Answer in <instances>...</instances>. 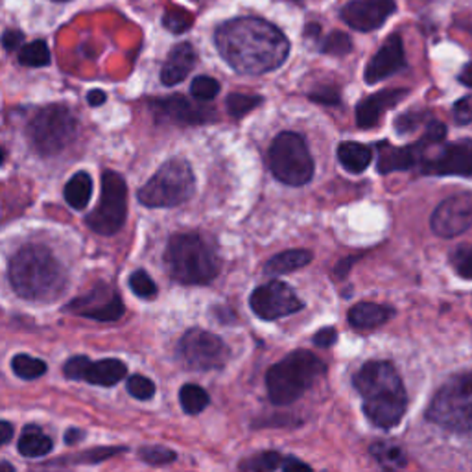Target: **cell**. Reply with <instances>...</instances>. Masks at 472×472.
Listing matches in <instances>:
<instances>
[{
    "label": "cell",
    "mask_w": 472,
    "mask_h": 472,
    "mask_svg": "<svg viewBox=\"0 0 472 472\" xmlns=\"http://www.w3.org/2000/svg\"><path fill=\"white\" fill-rule=\"evenodd\" d=\"M126 388H127V393L131 397L139 398V400H150L155 395V384L150 379L143 377V375H133L127 380Z\"/></svg>",
    "instance_id": "39"
},
{
    "label": "cell",
    "mask_w": 472,
    "mask_h": 472,
    "mask_svg": "<svg viewBox=\"0 0 472 472\" xmlns=\"http://www.w3.org/2000/svg\"><path fill=\"white\" fill-rule=\"evenodd\" d=\"M297 468H302V470H312V468H310V465H307V463L299 461L297 458H286L283 470H297Z\"/></svg>",
    "instance_id": "50"
},
{
    "label": "cell",
    "mask_w": 472,
    "mask_h": 472,
    "mask_svg": "<svg viewBox=\"0 0 472 472\" xmlns=\"http://www.w3.org/2000/svg\"><path fill=\"white\" fill-rule=\"evenodd\" d=\"M423 113H404L395 120V129L398 135H406L410 131H415L423 122Z\"/></svg>",
    "instance_id": "41"
},
{
    "label": "cell",
    "mask_w": 472,
    "mask_h": 472,
    "mask_svg": "<svg viewBox=\"0 0 472 472\" xmlns=\"http://www.w3.org/2000/svg\"><path fill=\"white\" fill-rule=\"evenodd\" d=\"M408 96V89H386L363 98L356 108V124L362 129L375 127L380 117Z\"/></svg>",
    "instance_id": "20"
},
{
    "label": "cell",
    "mask_w": 472,
    "mask_h": 472,
    "mask_svg": "<svg viewBox=\"0 0 472 472\" xmlns=\"http://www.w3.org/2000/svg\"><path fill=\"white\" fill-rule=\"evenodd\" d=\"M19 452L24 458H45L47 454L52 452L54 443L48 435L41 432L39 426H24L19 443H17Z\"/></svg>",
    "instance_id": "25"
},
{
    "label": "cell",
    "mask_w": 472,
    "mask_h": 472,
    "mask_svg": "<svg viewBox=\"0 0 472 472\" xmlns=\"http://www.w3.org/2000/svg\"><path fill=\"white\" fill-rule=\"evenodd\" d=\"M432 231L441 239H454V236L472 227V194L459 192L435 207L432 220Z\"/></svg>",
    "instance_id": "14"
},
{
    "label": "cell",
    "mask_w": 472,
    "mask_h": 472,
    "mask_svg": "<svg viewBox=\"0 0 472 472\" xmlns=\"http://www.w3.org/2000/svg\"><path fill=\"white\" fill-rule=\"evenodd\" d=\"M22 39H24V36L21 31L8 30V31H4V36H3V45L8 52H13L22 45Z\"/></svg>",
    "instance_id": "46"
},
{
    "label": "cell",
    "mask_w": 472,
    "mask_h": 472,
    "mask_svg": "<svg viewBox=\"0 0 472 472\" xmlns=\"http://www.w3.org/2000/svg\"><path fill=\"white\" fill-rule=\"evenodd\" d=\"M192 15L185 10H168L162 17V24L174 31V33H183L192 26Z\"/></svg>",
    "instance_id": "40"
},
{
    "label": "cell",
    "mask_w": 472,
    "mask_h": 472,
    "mask_svg": "<svg viewBox=\"0 0 472 472\" xmlns=\"http://www.w3.org/2000/svg\"><path fill=\"white\" fill-rule=\"evenodd\" d=\"M8 277L17 295L33 302H50L66 286L63 266L39 244L24 246L12 257Z\"/></svg>",
    "instance_id": "3"
},
{
    "label": "cell",
    "mask_w": 472,
    "mask_h": 472,
    "mask_svg": "<svg viewBox=\"0 0 472 472\" xmlns=\"http://www.w3.org/2000/svg\"><path fill=\"white\" fill-rule=\"evenodd\" d=\"M78 133V120L65 106L52 104L38 111L28 124V141L39 155H56L69 146Z\"/></svg>",
    "instance_id": "9"
},
{
    "label": "cell",
    "mask_w": 472,
    "mask_h": 472,
    "mask_svg": "<svg viewBox=\"0 0 472 472\" xmlns=\"http://www.w3.org/2000/svg\"><path fill=\"white\" fill-rule=\"evenodd\" d=\"M353 50V41L344 31H330L321 43V52L328 56H347Z\"/></svg>",
    "instance_id": "36"
},
{
    "label": "cell",
    "mask_w": 472,
    "mask_h": 472,
    "mask_svg": "<svg viewBox=\"0 0 472 472\" xmlns=\"http://www.w3.org/2000/svg\"><path fill=\"white\" fill-rule=\"evenodd\" d=\"M354 262V258L351 257V258H347V260H342V262H338V267H336V274H338L340 277H344L347 272H349V264H353Z\"/></svg>",
    "instance_id": "52"
},
{
    "label": "cell",
    "mask_w": 472,
    "mask_h": 472,
    "mask_svg": "<svg viewBox=\"0 0 472 472\" xmlns=\"http://www.w3.org/2000/svg\"><path fill=\"white\" fill-rule=\"evenodd\" d=\"M459 82H461L463 85H467V87H470V89H472V65L465 66L463 73L459 74Z\"/></svg>",
    "instance_id": "51"
},
{
    "label": "cell",
    "mask_w": 472,
    "mask_h": 472,
    "mask_svg": "<svg viewBox=\"0 0 472 472\" xmlns=\"http://www.w3.org/2000/svg\"><path fill=\"white\" fill-rule=\"evenodd\" d=\"M19 63L24 66H31V69L47 66L50 63L48 45L45 41H33L24 45L19 52Z\"/></svg>",
    "instance_id": "32"
},
{
    "label": "cell",
    "mask_w": 472,
    "mask_h": 472,
    "mask_svg": "<svg viewBox=\"0 0 472 472\" xmlns=\"http://www.w3.org/2000/svg\"><path fill=\"white\" fill-rule=\"evenodd\" d=\"M127 214V187L120 174L104 172L102 176V194H100L98 205L85 218L87 225L102 236H113L124 227Z\"/></svg>",
    "instance_id": "10"
},
{
    "label": "cell",
    "mask_w": 472,
    "mask_h": 472,
    "mask_svg": "<svg viewBox=\"0 0 472 472\" xmlns=\"http://www.w3.org/2000/svg\"><path fill=\"white\" fill-rule=\"evenodd\" d=\"M274 176L290 187H302L314 178V159L299 133H279L267 152Z\"/></svg>",
    "instance_id": "8"
},
{
    "label": "cell",
    "mask_w": 472,
    "mask_h": 472,
    "mask_svg": "<svg viewBox=\"0 0 472 472\" xmlns=\"http://www.w3.org/2000/svg\"><path fill=\"white\" fill-rule=\"evenodd\" d=\"M129 288L141 299H153L157 295V286L144 269H137V272L129 277Z\"/></svg>",
    "instance_id": "38"
},
{
    "label": "cell",
    "mask_w": 472,
    "mask_h": 472,
    "mask_svg": "<svg viewBox=\"0 0 472 472\" xmlns=\"http://www.w3.org/2000/svg\"><path fill=\"white\" fill-rule=\"evenodd\" d=\"M249 307L260 319L274 321L299 312L302 301L286 283L272 281L255 288L249 297Z\"/></svg>",
    "instance_id": "12"
},
{
    "label": "cell",
    "mask_w": 472,
    "mask_h": 472,
    "mask_svg": "<svg viewBox=\"0 0 472 472\" xmlns=\"http://www.w3.org/2000/svg\"><path fill=\"white\" fill-rule=\"evenodd\" d=\"M312 258L314 255L307 249H288L269 258L264 266V272L267 275H286L295 272V269L309 266Z\"/></svg>",
    "instance_id": "24"
},
{
    "label": "cell",
    "mask_w": 472,
    "mask_h": 472,
    "mask_svg": "<svg viewBox=\"0 0 472 472\" xmlns=\"http://www.w3.org/2000/svg\"><path fill=\"white\" fill-rule=\"evenodd\" d=\"M338 159L351 174H362L373 159V150L360 143H342L338 146Z\"/></svg>",
    "instance_id": "26"
},
{
    "label": "cell",
    "mask_w": 472,
    "mask_h": 472,
    "mask_svg": "<svg viewBox=\"0 0 472 472\" xmlns=\"http://www.w3.org/2000/svg\"><path fill=\"white\" fill-rule=\"evenodd\" d=\"M371 456H373L380 467L384 468H404L408 463L406 454L395 443L379 441L371 447Z\"/></svg>",
    "instance_id": "28"
},
{
    "label": "cell",
    "mask_w": 472,
    "mask_h": 472,
    "mask_svg": "<svg viewBox=\"0 0 472 472\" xmlns=\"http://www.w3.org/2000/svg\"><path fill=\"white\" fill-rule=\"evenodd\" d=\"M179 354L185 365L194 371H213L229 362L231 351L220 336L204 328H192L179 342Z\"/></svg>",
    "instance_id": "11"
},
{
    "label": "cell",
    "mask_w": 472,
    "mask_h": 472,
    "mask_svg": "<svg viewBox=\"0 0 472 472\" xmlns=\"http://www.w3.org/2000/svg\"><path fill=\"white\" fill-rule=\"evenodd\" d=\"M426 146L428 144L423 139L412 146H391L389 143H380L377 159L379 172L391 174L398 170H408V168L423 161V152L426 150Z\"/></svg>",
    "instance_id": "21"
},
{
    "label": "cell",
    "mask_w": 472,
    "mask_h": 472,
    "mask_svg": "<svg viewBox=\"0 0 472 472\" xmlns=\"http://www.w3.org/2000/svg\"><path fill=\"white\" fill-rule=\"evenodd\" d=\"M325 373V363L309 351H293L266 375L269 400L277 406L295 402Z\"/></svg>",
    "instance_id": "5"
},
{
    "label": "cell",
    "mask_w": 472,
    "mask_h": 472,
    "mask_svg": "<svg viewBox=\"0 0 472 472\" xmlns=\"http://www.w3.org/2000/svg\"><path fill=\"white\" fill-rule=\"evenodd\" d=\"M91 196H92V179L87 172L74 174L69 179V183L65 185V201L76 211H82L89 205Z\"/></svg>",
    "instance_id": "27"
},
{
    "label": "cell",
    "mask_w": 472,
    "mask_h": 472,
    "mask_svg": "<svg viewBox=\"0 0 472 472\" xmlns=\"http://www.w3.org/2000/svg\"><path fill=\"white\" fill-rule=\"evenodd\" d=\"M12 437H13V428H12V424H10L8 421L0 423V443L8 445Z\"/></svg>",
    "instance_id": "49"
},
{
    "label": "cell",
    "mask_w": 472,
    "mask_h": 472,
    "mask_svg": "<svg viewBox=\"0 0 472 472\" xmlns=\"http://www.w3.org/2000/svg\"><path fill=\"white\" fill-rule=\"evenodd\" d=\"M65 310L100 323H113L124 316V301L111 286L98 284L89 293L71 301Z\"/></svg>",
    "instance_id": "13"
},
{
    "label": "cell",
    "mask_w": 472,
    "mask_h": 472,
    "mask_svg": "<svg viewBox=\"0 0 472 472\" xmlns=\"http://www.w3.org/2000/svg\"><path fill=\"white\" fill-rule=\"evenodd\" d=\"M108 100V94L104 91H100V89H92L89 94H87V102L89 106L92 108H98V106H102L104 102Z\"/></svg>",
    "instance_id": "47"
},
{
    "label": "cell",
    "mask_w": 472,
    "mask_h": 472,
    "mask_svg": "<svg viewBox=\"0 0 472 472\" xmlns=\"http://www.w3.org/2000/svg\"><path fill=\"white\" fill-rule=\"evenodd\" d=\"M216 47L232 71L258 76L272 73L286 61L290 43L272 22L240 17L216 30Z\"/></svg>",
    "instance_id": "1"
},
{
    "label": "cell",
    "mask_w": 472,
    "mask_h": 472,
    "mask_svg": "<svg viewBox=\"0 0 472 472\" xmlns=\"http://www.w3.org/2000/svg\"><path fill=\"white\" fill-rule=\"evenodd\" d=\"M393 309L377 302H358L349 310V323L354 328H377L393 318Z\"/></svg>",
    "instance_id": "23"
},
{
    "label": "cell",
    "mask_w": 472,
    "mask_h": 472,
    "mask_svg": "<svg viewBox=\"0 0 472 472\" xmlns=\"http://www.w3.org/2000/svg\"><path fill=\"white\" fill-rule=\"evenodd\" d=\"M454 118L458 124L472 122V94L458 100V102L454 104Z\"/></svg>",
    "instance_id": "44"
},
{
    "label": "cell",
    "mask_w": 472,
    "mask_h": 472,
    "mask_svg": "<svg viewBox=\"0 0 472 472\" xmlns=\"http://www.w3.org/2000/svg\"><path fill=\"white\" fill-rule=\"evenodd\" d=\"M199 102V100H197ZM192 102V100L174 94L162 100H155L152 104V109L159 120L174 122V124H205L216 118V113L213 108Z\"/></svg>",
    "instance_id": "16"
},
{
    "label": "cell",
    "mask_w": 472,
    "mask_h": 472,
    "mask_svg": "<svg viewBox=\"0 0 472 472\" xmlns=\"http://www.w3.org/2000/svg\"><path fill=\"white\" fill-rule=\"evenodd\" d=\"M264 102L262 96L257 94H240V92H232L227 96V111L232 118H242L249 111L257 109Z\"/></svg>",
    "instance_id": "33"
},
{
    "label": "cell",
    "mask_w": 472,
    "mask_h": 472,
    "mask_svg": "<svg viewBox=\"0 0 472 472\" xmlns=\"http://www.w3.org/2000/svg\"><path fill=\"white\" fill-rule=\"evenodd\" d=\"M353 384L363 398V414L375 426L389 430L402 421L408 397L389 362H367L354 375Z\"/></svg>",
    "instance_id": "2"
},
{
    "label": "cell",
    "mask_w": 472,
    "mask_h": 472,
    "mask_svg": "<svg viewBox=\"0 0 472 472\" xmlns=\"http://www.w3.org/2000/svg\"><path fill=\"white\" fill-rule=\"evenodd\" d=\"M65 377L71 380H83L92 386L111 388L126 377V363L115 358L92 362L87 356H74L63 367Z\"/></svg>",
    "instance_id": "15"
},
{
    "label": "cell",
    "mask_w": 472,
    "mask_h": 472,
    "mask_svg": "<svg viewBox=\"0 0 472 472\" xmlns=\"http://www.w3.org/2000/svg\"><path fill=\"white\" fill-rule=\"evenodd\" d=\"M54 3H66V0H54Z\"/></svg>",
    "instance_id": "53"
},
{
    "label": "cell",
    "mask_w": 472,
    "mask_h": 472,
    "mask_svg": "<svg viewBox=\"0 0 472 472\" xmlns=\"http://www.w3.org/2000/svg\"><path fill=\"white\" fill-rule=\"evenodd\" d=\"M179 400H181V408L188 415L201 414L209 406V402H211L209 393L196 384H185L179 389Z\"/></svg>",
    "instance_id": "29"
},
{
    "label": "cell",
    "mask_w": 472,
    "mask_h": 472,
    "mask_svg": "<svg viewBox=\"0 0 472 472\" xmlns=\"http://www.w3.org/2000/svg\"><path fill=\"white\" fill-rule=\"evenodd\" d=\"M120 452H126V449H120V447H100V449H92V450H85V452H80V454H74V456H66L65 459H57L54 463H48V465H92V463H100L104 459H109Z\"/></svg>",
    "instance_id": "30"
},
{
    "label": "cell",
    "mask_w": 472,
    "mask_h": 472,
    "mask_svg": "<svg viewBox=\"0 0 472 472\" xmlns=\"http://www.w3.org/2000/svg\"><path fill=\"white\" fill-rule=\"evenodd\" d=\"M196 178L185 159L166 161L152 179L139 190V201L146 207H178L192 197Z\"/></svg>",
    "instance_id": "6"
},
{
    "label": "cell",
    "mask_w": 472,
    "mask_h": 472,
    "mask_svg": "<svg viewBox=\"0 0 472 472\" xmlns=\"http://www.w3.org/2000/svg\"><path fill=\"white\" fill-rule=\"evenodd\" d=\"M336 340H338V332H336V328L332 327H327V328H321L316 336H314V344L318 347H330L336 344Z\"/></svg>",
    "instance_id": "45"
},
{
    "label": "cell",
    "mask_w": 472,
    "mask_h": 472,
    "mask_svg": "<svg viewBox=\"0 0 472 472\" xmlns=\"http://www.w3.org/2000/svg\"><path fill=\"white\" fill-rule=\"evenodd\" d=\"M220 92V83L211 76H197L190 83V94L199 102H211Z\"/></svg>",
    "instance_id": "35"
},
{
    "label": "cell",
    "mask_w": 472,
    "mask_h": 472,
    "mask_svg": "<svg viewBox=\"0 0 472 472\" xmlns=\"http://www.w3.org/2000/svg\"><path fill=\"white\" fill-rule=\"evenodd\" d=\"M406 66V56H404V45L402 38L398 33H393V36L388 38V41L380 47V50L373 56L365 66L363 80L369 85H375L398 71H402Z\"/></svg>",
    "instance_id": "19"
},
{
    "label": "cell",
    "mask_w": 472,
    "mask_h": 472,
    "mask_svg": "<svg viewBox=\"0 0 472 472\" xmlns=\"http://www.w3.org/2000/svg\"><path fill=\"white\" fill-rule=\"evenodd\" d=\"M454 266L456 272L463 277L472 281V248L470 249H461L459 253L454 255Z\"/></svg>",
    "instance_id": "43"
},
{
    "label": "cell",
    "mask_w": 472,
    "mask_h": 472,
    "mask_svg": "<svg viewBox=\"0 0 472 472\" xmlns=\"http://www.w3.org/2000/svg\"><path fill=\"white\" fill-rule=\"evenodd\" d=\"M309 98L312 100V102H318L323 106H338L340 104V92L336 91L334 87H321V89L310 92Z\"/></svg>",
    "instance_id": "42"
},
{
    "label": "cell",
    "mask_w": 472,
    "mask_h": 472,
    "mask_svg": "<svg viewBox=\"0 0 472 472\" xmlns=\"http://www.w3.org/2000/svg\"><path fill=\"white\" fill-rule=\"evenodd\" d=\"M139 458L148 465H166L176 461L178 454L162 445H152V447H143L139 450Z\"/></svg>",
    "instance_id": "37"
},
{
    "label": "cell",
    "mask_w": 472,
    "mask_h": 472,
    "mask_svg": "<svg viewBox=\"0 0 472 472\" xmlns=\"http://www.w3.org/2000/svg\"><path fill=\"white\" fill-rule=\"evenodd\" d=\"M83 437H85V432H83V430H80V428H69V430H66V433H65V443H66V445H76V443H80V441L83 440Z\"/></svg>",
    "instance_id": "48"
},
{
    "label": "cell",
    "mask_w": 472,
    "mask_h": 472,
    "mask_svg": "<svg viewBox=\"0 0 472 472\" xmlns=\"http://www.w3.org/2000/svg\"><path fill=\"white\" fill-rule=\"evenodd\" d=\"M286 458L281 456L279 452H262L258 456H253L246 461L240 463L242 470H257V472H264V470H277L284 467Z\"/></svg>",
    "instance_id": "34"
},
{
    "label": "cell",
    "mask_w": 472,
    "mask_h": 472,
    "mask_svg": "<svg viewBox=\"0 0 472 472\" xmlns=\"http://www.w3.org/2000/svg\"><path fill=\"white\" fill-rule=\"evenodd\" d=\"M196 50L190 43H181V45H176L170 54H168L162 69H161V82L166 85V87H172V85H178L181 83L188 74L190 71L194 69L196 65Z\"/></svg>",
    "instance_id": "22"
},
{
    "label": "cell",
    "mask_w": 472,
    "mask_h": 472,
    "mask_svg": "<svg viewBox=\"0 0 472 472\" xmlns=\"http://www.w3.org/2000/svg\"><path fill=\"white\" fill-rule=\"evenodd\" d=\"M421 164L423 174L472 178V141L452 143L435 157L423 159Z\"/></svg>",
    "instance_id": "18"
},
{
    "label": "cell",
    "mask_w": 472,
    "mask_h": 472,
    "mask_svg": "<svg viewBox=\"0 0 472 472\" xmlns=\"http://www.w3.org/2000/svg\"><path fill=\"white\" fill-rule=\"evenodd\" d=\"M397 10L395 0H353L342 8V19L358 31H373L380 28Z\"/></svg>",
    "instance_id": "17"
},
{
    "label": "cell",
    "mask_w": 472,
    "mask_h": 472,
    "mask_svg": "<svg viewBox=\"0 0 472 472\" xmlns=\"http://www.w3.org/2000/svg\"><path fill=\"white\" fill-rule=\"evenodd\" d=\"M426 419L452 432H472V373L452 377L437 389Z\"/></svg>",
    "instance_id": "7"
},
{
    "label": "cell",
    "mask_w": 472,
    "mask_h": 472,
    "mask_svg": "<svg viewBox=\"0 0 472 472\" xmlns=\"http://www.w3.org/2000/svg\"><path fill=\"white\" fill-rule=\"evenodd\" d=\"M13 373L22 380H36L47 373V363L39 358H33L28 354H17L12 360Z\"/></svg>",
    "instance_id": "31"
},
{
    "label": "cell",
    "mask_w": 472,
    "mask_h": 472,
    "mask_svg": "<svg viewBox=\"0 0 472 472\" xmlns=\"http://www.w3.org/2000/svg\"><path fill=\"white\" fill-rule=\"evenodd\" d=\"M164 262L172 279L181 284H209L220 272V260L199 234H174L168 242Z\"/></svg>",
    "instance_id": "4"
}]
</instances>
